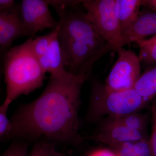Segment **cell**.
I'll return each mask as SVG.
<instances>
[{"mask_svg":"<svg viewBox=\"0 0 156 156\" xmlns=\"http://www.w3.org/2000/svg\"><path fill=\"white\" fill-rule=\"evenodd\" d=\"M90 73L68 72L50 76L38 97L17 108L11 118L12 138L34 140L46 137L66 144L79 143V112L82 87Z\"/></svg>","mask_w":156,"mask_h":156,"instance_id":"6da1fadb","label":"cell"},{"mask_svg":"<svg viewBox=\"0 0 156 156\" xmlns=\"http://www.w3.org/2000/svg\"><path fill=\"white\" fill-rule=\"evenodd\" d=\"M59 17L56 27L67 71L76 74L106 53L107 42L96 30L81 1H49Z\"/></svg>","mask_w":156,"mask_h":156,"instance_id":"7a4b0ae2","label":"cell"},{"mask_svg":"<svg viewBox=\"0 0 156 156\" xmlns=\"http://www.w3.org/2000/svg\"><path fill=\"white\" fill-rule=\"evenodd\" d=\"M32 39L10 48L3 56L5 99L11 103L41 88L46 79V73L33 52Z\"/></svg>","mask_w":156,"mask_h":156,"instance_id":"3957f363","label":"cell"},{"mask_svg":"<svg viewBox=\"0 0 156 156\" xmlns=\"http://www.w3.org/2000/svg\"><path fill=\"white\" fill-rule=\"evenodd\" d=\"M148 102L134 89L111 92L106 89L104 84L95 81L90 89L87 120L95 122L105 117L136 112L144 108Z\"/></svg>","mask_w":156,"mask_h":156,"instance_id":"277c9868","label":"cell"},{"mask_svg":"<svg viewBox=\"0 0 156 156\" xmlns=\"http://www.w3.org/2000/svg\"><path fill=\"white\" fill-rule=\"evenodd\" d=\"M115 1H81V4L98 33L107 43L114 47L122 37L119 24L115 14Z\"/></svg>","mask_w":156,"mask_h":156,"instance_id":"5b68a950","label":"cell"},{"mask_svg":"<svg viewBox=\"0 0 156 156\" xmlns=\"http://www.w3.org/2000/svg\"><path fill=\"white\" fill-rule=\"evenodd\" d=\"M118 58L107 77L104 85L111 92L134 89L141 73L139 56L132 50L118 48Z\"/></svg>","mask_w":156,"mask_h":156,"instance_id":"8992f818","label":"cell"},{"mask_svg":"<svg viewBox=\"0 0 156 156\" xmlns=\"http://www.w3.org/2000/svg\"><path fill=\"white\" fill-rule=\"evenodd\" d=\"M49 1L23 0L20 7V14L26 34L32 38L39 31L46 28L55 29L59 24L49 9Z\"/></svg>","mask_w":156,"mask_h":156,"instance_id":"52a82bcc","label":"cell"},{"mask_svg":"<svg viewBox=\"0 0 156 156\" xmlns=\"http://www.w3.org/2000/svg\"><path fill=\"white\" fill-rule=\"evenodd\" d=\"M86 137L87 139L102 143L111 147L122 143L147 139L144 133L127 128L108 117L101 123L96 132Z\"/></svg>","mask_w":156,"mask_h":156,"instance_id":"ba28073f","label":"cell"},{"mask_svg":"<svg viewBox=\"0 0 156 156\" xmlns=\"http://www.w3.org/2000/svg\"><path fill=\"white\" fill-rule=\"evenodd\" d=\"M26 37L20 14V6L15 5L6 11H0V51L4 56L15 40Z\"/></svg>","mask_w":156,"mask_h":156,"instance_id":"9c48e42d","label":"cell"},{"mask_svg":"<svg viewBox=\"0 0 156 156\" xmlns=\"http://www.w3.org/2000/svg\"><path fill=\"white\" fill-rule=\"evenodd\" d=\"M155 35H156V11L146 8L140 11L135 22L115 45V50L133 42L144 39L146 37Z\"/></svg>","mask_w":156,"mask_h":156,"instance_id":"30bf717a","label":"cell"},{"mask_svg":"<svg viewBox=\"0 0 156 156\" xmlns=\"http://www.w3.org/2000/svg\"><path fill=\"white\" fill-rule=\"evenodd\" d=\"M53 33L47 52L38 58L41 67L50 76L62 75L67 72L65 65L61 46L58 41L56 28Z\"/></svg>","mask_w":156,"mask_h":156,"instance_id":"8fae6325","label":"cell"},{"mask_svg":"<svg viewBox=\"0 0 156 156\" xmlns=\"http://www.w3.org/2000/svg\"><path fill=\"white\" fill-rule=\"evenodd\" d=\"M143 0H115V11L122 36L131 27L137 19Z\"/></svg>","mask_w":156,"mask_h":156,"instance_id":"7c38bea8","label":"cell"},{"mask_svg":"<svg viewBox=\"0 0 156 156\" xmlns=\"http://www.w3.org/2000/svg\"><path fill=\"white\" fill-rule=\"evenodd\" d=\"M134 89L149 102L156 97V64L148 67L141 74Z\"/></svg>","mask_w":156,"mask_h":156,"instance_id":"4fadbf2b","label":"cell"},{"mask_svg":"<svg viewBox=\"0 0 156 156\" xmlns=\"http://www.w3.org/2000/svg\"><path fill=\"white\" fill-rule=\"evenodd\" d=\"M111 147L117 156H151L147 138L118 144Z\"/></svg>","mask_w":156,"mask_h":156,"instance_id":"5bb4252c","label":"cell"},{"mask_svg":"<svg viewBox=\"0 0 156 156\" xmlns=\"http://www.w3.org/2000/svg\"><path fill=\"white\" fill-rule=\"evenodd\" d=\"M139 48L138 56L141 64L149 67L156 64V35L135 42Z\"/></svg>","mask_w":156,"mask_h":156,"instance_id":"9a60e30c","label":"cell"},{"mask_svg":"<svg viewBox=\"0 0 156 156\" xmlns=\"http://www.w3.org/2000/svg\"><path fill=\"white\" fill-rule=\"evenodd\" d=\"M108 117L127 128L144 133L147 124V117L145 115L138 113L136 112Z\"/></svg>","mask_w":156,"mask_h":156,"instance_id":"2e32d148","label":"cell"},{"mask_svg":"<svg viewBox=\"0 0 156 156\" xmlns=\"http://www.w3.org/2000/svg\"><path fill=\"white\" fill-rule=\"evenodd\" d=\"M11 103L5 99L0 107V138L1 140L12 138L13 132V123L7 115L8 109Z\"/></svg>","mask_w":156,"mask_h":156,"instance_id":"e0dca14e","label":"cell"},{"mask_svg":"<svg viewBox=\"0 0 156 156\" xmlns=\"http://www.w3.org/2000/svg\"><path fill=\"white\" fill-rule=\"evenodd\" d=\"M53 30L44 35L37 37L36 38L32 39V49L36 56L38 58L44 55L50 45Z\"/></svg>","mask_w":156,"mask_h":156,"instance_id":"ac0fdd59","label":"cell"},{"mask_svg":"<svg viewBox=\"0 0 156 156\" xmlns=\"http://www.w3.org/2000/svg\"><path fill=\"white\" fill-rule=\"evenodd\" d=\"M55 149L56 147L52 143L41 140L34 145L28 156H50Z\"/></svg>","mask_w":156,"mask_h":156,"instance_id":"d6986e66","label":"cell"},{"mask_svg":"<svg viewBox=\"0 0 156 156\" xmlns=\"http://www.w3.org/2000/svg\"><path fill=\"white\" fill-rule=\"evenodd\" d=\"M28 147L23 141H14L7 148L2 156H28Z\"/></svg>","mask_w":156,"mask_h":156,"instance_id":"ffe728a7","label":"cell"},{"mask_svg":"<svg viewBox=\"0 0 156 156\" xmlns=\"http://www.w3.org/2000/svg\"><path fill=\"white\" fill-rule=\"evenodd\" d=\"M152 118V129L150 139L149 140L150 145L151 156H156V102L153 100L151 106Z\"/></svg>","mask_w":156,"mask_h":156,"instance_id":"44dd1931","label":"cell"},{"mask_svg":"<svg viewBox=\"0 0 156 156\" xmlns=\"http://www.w3.org/2000/svg\"><path fill=\"white\" fill-rule=\"evenodd\" d=\"M89 156H117L114 152L109 150L102 149L93 152Z\"/></svg>","mask_w":156,"mask_h":156,"instance_id":"7402d4cb","label":"cell"},{"mask_svg":"<svg viewBox=\"0 0 156 156\" xmlns=\"http://www.w3.org/2000/svg\"><path fill=\"white\" fill-rule=\"evenodd\" d=\"M16 3L13 0H1L0 1V11H6L11 9Z\"/></svg>","mask_w":156,"mask_h":156,"instance_id":"603a6c76","label":"cell"},{"mask_svg":"<svg viewBox=\"0 0 156 156\" xmlns=\"http://www.w3.org/2000/svg\"><path fill=\"white\" fill-rule=\"evenodd\" d=\"M143 6L156 11V0H143Z\"/></svg>","mask_w":156,"mask_h":156,"instance_id":"cb8c5ba5","label":"cell"},{"mask_svg":"<svg viewBox=\"0 0 156 156\" xmlns=\"http://www.w3.org/2000/svg\"><path fill=\"white\" fill-rule=\"evenodd\" d=\"M68 156L66 155L65 154H63L62 153H61L58 152L57 151H56V149L54 150V151H53V152L51 154V156Z\"/></svg>","mask_w":156,"mask_h":156,"instance_id":"d4e9b609","label":"cell"},{"mask_svg":"<svg viewBox=\"0 0 156 156\" xmlns=\"http://www.w3.org/2000/svg\"><path fill=\"white\" fill-rule=\"evenodd\" d=\"M154 100L155 101H156V96L154 98Z\"/></svg>","mask_w":156,"mask_h":156,"instance_id":"484cf974","label":"cell"}]
</instances>
